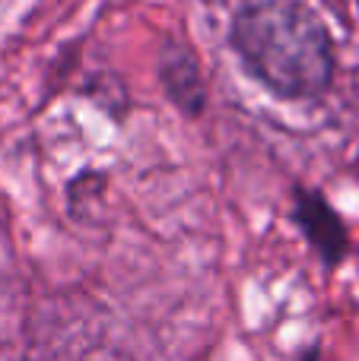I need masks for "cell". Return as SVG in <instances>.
<instances>
[{
	"label": "cell",
	"mask_w": 359,
	"mask_h": 361,
	"mask_svg": "<svg viewBox=\"0 0 359 361\" xmlns=\"http://www.w3.org/2000/svg\"><path fill=\"white\" fill-rule=\"evenodd\" d=\"M229 38L245 67L283 99H312L331 86L334 44L318 13L299 0L245 6Z\"/></svg>",
	"instance_id": "1"
}]
</instances>
